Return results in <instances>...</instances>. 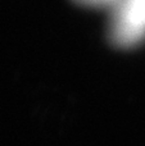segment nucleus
I'll use <instances>...</instances> for the list:
<instances>
[{"label":"nucleus","mask_w":145,"mask_h":146,"mask_svg":"<svg viewBox=\"0 0 145 146\" xmlns=\"http://www.w3.org/2000/svg\"><path fill=\"white\" fill-rule=\"evenodd\" d=\"M110 38L117 46L131 48L145 38V0H121L112 10Z\"/></svg>","instance_id":"nucleus-1"},{"label":"nucleus","mask_w":145,"mask_h":146,"mask_svg":"<svg viewBox=\"0 0 145 146\" xmlns=\"http://www.w3.org/2000/svg\"><path fill=\"white\" fill-rule=\"evenodd\" d=\"M78 4L90 8H105L113 10L121 0H76Z\"/></svg>","instance_id":"nucleus-2"}]
</instances>
